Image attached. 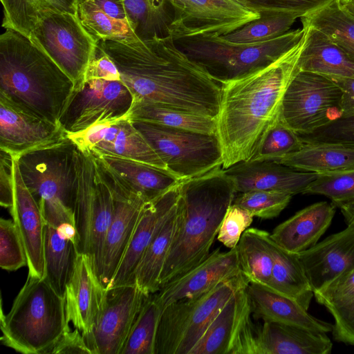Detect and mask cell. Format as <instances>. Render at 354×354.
<instances>
[{"label":"cell","mask_w":354,"mask_h":354,"mask_svg":"<svg viewBox=\"0 0 354 354\" xmlns=\"http://www.w3.org/2000/svg\"><path fill=\"white\" fill-rule=\"evenodd\" d=\"M83 77L102 79L107 81H122L120 73L115 64L99 46L95 56L89 64Z\"/></svg>","instance_id":"db71d44e"},{"label":"cell","mask_w":354,"mask_h":354,"mask_svg":"<svg viewBox=\"0 0 354 354\" xmlns=\"http://www.w3.org/2000/svg\"><path fill=\"white\" fill-rule=\"evenodd\" d=\"M67 137L60 124L39 116L0 91V150L17 159Z\"/></svg>","instance_id":"e0dca14e"},{"label":"cell","mask_w":354,"mask_h":354,"mask_svg":"<svg viewBox=\"0 0 354 354\" xmlns=\"http://www.w3.org/2000/svg\"><path fill=\"white\" fill-rule=\"evenodd\" d=\"M162 309L155 295L145 299L120 354H154L155 342Z\"/></svg>","instance_id":"60d3db41"},{"label":"cell","mask_w":354,"mask_h":354,"mask_svg":"<svg viewBox=\"0 0 354 354\" xmlns=\"http://www.w3.org/2000/svg\"><path fill=\"white\" fill-rule=\"evenodd\" d=\"M241 272L236 248L226 252L218 248L198 266L161 286L154 295L163 309L175 301L201 295Z\"/></svg>","instance_id":"ac0fdd59"},{"label":"cell","mask_w":354,"mask_h":354,"mask_svg":"<svg viewBox=\"0 0 354 354\" xmlns=\"http://www.w3.org/2000/svg\"><path fill=\"white\" fill-rule=\"evenodd\" d=\"M292 197L283 192L250 190L236 196L232 203L247 209L254 217L270 219L279 216Z\"/></svg>","instance_id":"f6af8a7d"},{"label":"cell","mask_w":354,"mask_h":354,"mask_svg":"<svg viewBox=\"0 0 354 354\" xmlns=\"http://www.w3.org/2000/svg\"><path fill=\"white\" fill-rule=\"evenodd\" d=\"M180 183L145 203L130 243L109 288L135 283L134 273L143 254L178 203Z\"/></svg>","instance_id":"7402d4cb"},{"label":"cell","mask_w":354,"mask_h":354,"mask_svg":"<svg viewBox=\"0 0 354 354\" xmlns=\"http://www.w3.org/2000/svg\"><path fill=\"white\" fill-rule=\"evenodd\" d=\"M342 91L330 77L299 70L283 95L281 120L299 135L342 117Z\"/></svg>","instance_id":"8fae6325"},{"label":"cell","mask_w":354,"mask_h":354,"mask_svg":"<svg viewBox=\"0 0 354 354\" xmlns=\"http://www.w3.org/2000/svg\"><path fill=\"white\" fill-rule=\"evenodd\" d=\"M314 295L354 269V223L297 254Z\"/></svg>","instance_id":"d6986e66"},{"label":"cell","mask_w":354,"mask_h":354,"mask_svg":"<svg viewBox=\"0 0 354 354\" xmlns=\"http://www.w3.org/2000/svg\"><path fill=\"white\" fill-rule=\"evenodd\" d=\"M327 309L335 321L331 331L334 339L354 346V303Z\"/></svg>","instance_id":"816d5d0a"},{"label":"cell","mask_w":354,"mask_h":354,"mask_svg":"<svg viewBox=\"0 0 354 354\" xmlns=\"http://www.w3.org/2000/svg\"><path fill=\"white\" fill-rule=\"evenodd\" d=\"M77 149L67 137L16 159L22 179L44 217L75 215Z\"/></svg>","instance_id":"52a82bcc"},{"label":"cell","mask_w":354,"mask_h":354,"mask_svg":"<svg viewBox=\"0 0 354 354\" xmlns=\"http://www.w3.org/2000/svg\"><path fill=\"white\" fill-rule=\"evenodd\" d=\"M336 206L331 202L313 203L278 225L270 237L279 245L298 254L315 245L334 217Z\"/></svg>","instance_id":"484cf974"},{"label":"cell","mask_w":354,"mask_h":354,"mask_svg":"<svg viewBox=\"0 0 354 354\" xmlns=\"http://www.w3.org/2000/svg\"><path fill=\"white\" fill-rule=\"evenodd\" d=\"M75 82L95 57L99 41L82 25L77 10L52 14L39 21L28 37Z\"/></svg>","instance_id":"7c38bea8"},{"label":"cell","mask_w":354,"mask_h":354,"mask_svg":"<svg viewBox=\"0 0 354 354\" xmlns=\"http://www.w3.org/2000/svg\"><path fill=\"white\" fill-rule=\"evenodd\" d=\"M299 136L303 142L335 144L354 149V115L340 118L312 133Z\"/></svg>","instance_id":"c3c4849f"},{"label":"cell","mask_w":354,"mask_h":354,"mask_svg":"<svg viewBox=\"0 0 354 354\" xmlns=\"http://www.w3.org/2000/svg\"><path fill=\"white\" fill-rule=\"evenodd\" d=\"M303 194L325 196L337 207L353 201L354 167L318 174Z\"/></svg>","instance_id":"7bdbcfd3"},{"label":"cell","mask_w":354,"mask_h":354,"mask_svg":"<svg viewBox=\"0 0 354 354\" xmlns=\"http://www.w3.org/2000/svg\"><path fill=\"white\" fill-rule=\"evenodd\" d=\"M74 81L27 37L12 29L0 36V91L57 124Z\"/></svg>","instance_id":"277c9868"},{"label":"cell","mask_w":354,"mask_h":354,"mask_svg":"<svg viewBox=\"0 0 354 354\" xmlns=\"http://www.w3.org/2000/svg\"><path fill=\"white\" fill-rule=\"evenodd\" d=\"M124 3L140 39L169 35L174 12L167 0H124Z\"/></svg>","instance_id":"ab89813d"},{"label":"cell","mask_w":354,"mask_h":354,"mask_svg":"<svg viewBox=\"0 0 354 354\" xmlns=\"http://www.w3.org/2000/svg\"><path fill=\"white\" fill-rule=\"evenodd\" d=\"M265 232L257 228L247 229L236 248L241 272L249 283L268 286L273 259Z\"/></svg>","instance_id":"74e56055"},{"label":"cell","mask_w":354,"mask_h":354,"mask_svg":"<svg viewBox=\"0 0 354 354\" xmlns=\"http://www.w3.org/2000/svg\"><path fill=\"white\" fill-rule=\"evenodd\" d=\"M305 31L306 28L302 26L256 44L233 43L223 36L213 35L183 37L176 39L175 43L221 84L274 62L295 46Z\"/></svg>","instance_id":"ba28073f"},{"label":"cell","mask_w":354,"mask_h":354,"mask_svg":"<svg viewBox=\"0 0 354 354\" xmlns=\"http://www.w3.org/2000/svg\"><path fill=\"white\" fill-rule=\"evenodd\" d=\"M253 218L247 209L232 203L224 215L217 240L230 249L235 248L242 234L252 224Z\"/></svg>","instance_id":"681fc988"},{"label":"cell","mask_w":354,"mask_h":354,"mask_svg":"<svg viewBox=\"0 0 354 354\" xmlns=\"http://www.w3.org/2000/svg\"><path fill=\"white\" fill-rule=\"evenodd\" d=\"M302 25L315 28L354 61V15L335 0L300 18Z\"/></svg>","instance_id":"d590c367"},{"label":"cell","mask_w":354,"mask_h":354,"mask_svg":"<svg viewBox=\"0 0 354 354\" xmlns=\"http://www.w3.org/2000/svg\"><path fill=\"white\" fill-rule=\"evenodd\" d=\"M326 333L272 322L257 325L256 354H330Z\"/></svg>","instance_id":"d4e9b609"},{"label":"cell","mask_w":354,"mask_h":354,"mask_svg":"<svg viewBox=\"0 0 354 354\" xmlns=\"http://www.w3.org/2000/svg\"><path fill=\"white\" fill-rule=\"evenodd\" d=\"M134 97L122 81L83 77L75 84L59 124L67 134L129 114Z\"/></svg>","instance_id":"4fadbf2b"},{"label":"cell","mask_w":354,"mask_h":354,"mask_svg":"<svg viewBox=\"0 0 354 354\" xmlns=\"http://www.w3.org/2000/svg\"><path fill=\"white\" fill-rule=\"evenodd\" d=\"M131 121L168 171L180 180L198 176L223 165L222 150L216 134Z\"/></svg>","instance_id":"30bf717a"},{"label":"cell","mask_w":354,"mask_h":354,"mask_svg":"<svg viewBox=\"0 0 354 354\" xmlns=\"http://www.w3.org/2000/svg\"><path fill=\"white\" fill-rule=\"evenodd\" d=\"M252 314L263 322L296 326L328 333L333 324L309 314L295 300L267 286L250 283L247 286Z\"/></svg>","instance_id":"4316f807"},{"label":"cell","mask_w":354,"mask_h":354,"mask_svg":"<svg viewBox=\"0 0 354 354\" xmlns=\"http://www.w3.org/2000/svg\"><path fill=\"white\" fill-rule=\"evenodd\" d=\"M79 255L76 241L58 227L45 223L44 278L57 294L65 297L66 286Z\"/></svg>","instance_id":"1f68e13d"},{"label":"cell","mask_w":354,"mask_h":354,"mask_svg":"<svg viewBox=\"0 0 354 354\" xmlns=\"http://www.w3.org/2000/svg\"><path fill=\"white\" fill-rule=\"evenodd\" d=\"M248 283L241 272L201 295L165 307L158 322L154 354H190L226 303Z\"/></svg>","instance_id":"9c48e42d"},{"label":"cell","mask_w":354,"mask_h":354,"mask_svg":"<svg viewBox=\"0 0 354 354\" xmlns=\"http://www.w3.org/2000/svg\"><path fill=\"white\" fill-rule=\"evenodd\" d=\"M148 296L136 283L106 290L97 324L90 334L83 336L92 354H120Z\"/></svg>","instance_id":"9a60e30c"},{"label":"cell","mask_w":354,"mask_h":354,"mask_svg":"<svg viewBox=\"0 0 354 354\" xmlns=\"http://www.w3.org/2000/svg\"><path fill=\"white\" fill-rule=\"evenodd\" d=\"M225 172L234 181L237 192L250 190L303 194L318 174L301 171L273 160L239 162Z\"/></svg>","instance_id":"603a6c76"},{"label":"cell","mask_w":354,"mask_h":354,"mask_svg":"<svg viewBox=\"0 0 354 354\" xmlns=\"http://www.w3.org/2000/svg\"><path fill=\"white\" fill-rule=\"evenodd\" d=\"M291 48L268 65L221 84L216 135L223 169L250 160L268 129L281 119L285 92L300 70L308 28Z\"/></svg>","instance_id":"7a4b0ae2"},{"label":"cell","mask_w":354,"mask_h":354,"mask_svg":"<svg viewBox=\"0 0 354 354\" xmlns=\"http://www.w3.org/2000/svg\"><path fill=\"white\" fill-rule=\"evenodd\" d=\"M339 208L347 225L354 223V200L342 204Z\"/></svg>","instance_id":"680465c9"},{"label":"cell","mask_w":354,"mask_h":354,"mask_svg":"<svg viewBox=\"0 0 354 354\" xmlns=\"http://www.w3.org/2000/svg\"><path fill=\"white\" fill-rule=\"evenodd\" d=\"M341 6L354 15V0H339Z\"/></svg>","instance_id":"91938a15"},{"label":"cell","mask_w":354,"mask_h":354,"mask_svg":"<svg viewBox=\"0 0 354 354\" xmlns=\"http://www.w3.org/2000/svg\"><path fill=\"white\" fill-rule=\"evenodd\" d=\"M129 115L67 136L79 149L96 156L108 155L129 158L168 171L165 163L136 128Z\"/></svg>","instance_id":"2e32d148"},{"label":"cell","mask_w":354,"mask_h":354,"mask_svg":"<svg viewBox=\"0 0 354 354\" xmlns=\"http://www.w3.org/2000/svg\"><path fill=\"white\" fill-rule=\"evenodd\" d=\"M2 26L28 37L35 25L54 13L75 12L78 0H1Z\"/></svg>","instance_id":"e575fe53"},{"label":"cell","mask_w":354,"mask_h":354,"mask_svg":"<svg viewBox=\"0 0 354 354\" xmlns=\"http://www.w3.org/2000/svg\"><path fill=\"white\" fill-rule=\"evenodd\" d=\"M250 8L263 14L291 13L301 18L335 0H239Z\"/></svg>","instance_id":"7dc6e473"},{"label":"cell","mask_w":354,"mask_h":354,"mask_svg":"<svg viewBox=\"0 0 354 354\" xmlns=\"http://www.w3.org/2000/svg\"><path fill=\"white\" fill-rule=\"evenodd\" d=\"M327 77L333 80L342 91L341 118L354 115V79L338 76Z\"/></svg>","instance_id":"9f6ffc18"},{"label":"cell","mask_w":354,"mask_h":354,"mask_svg":"<svg viewBox=\"0 0 354 354\" xmlns=\"http://www.w3.org/2000/svg\"><path fill=\"white\" fill-rule=\"evenodd\" d=\"M304 142L281 119L271 127L263 138L252 160H274L299 150Z\"/></svg>","instance_id":"ee69618b"},{"label":"cell","mask_w":354,"mask_h":354,"mask_svg":"<svg viewBox=\"0 0 354 354\" xmlns=\"http://www.w3.org/2000/svg\"><path fill=\"white\" fill-rule=\"evenodd\" d=\"M174 12L169 34L174 40L224 36L259 19L261 14L239 0H167Z\"/></svg>","instance_id":"5bb4252c"},{"label":"cell","mask_w":354,"mask_h":354,"mask_svg":"<svg viewBox=\"0 0 354 354\" xmlns=\"http://www.w3.org/2000/svg\"><path fill=\"white\" fill-rule=\"evenodd\" d=\"M306 26L308 37L300 59V70L354 79V61L322 32Z\"/></svg>","instance_id":"836d02e7"},{"label":"cell","mask_w":354,"mask_h":354,"mask_svg":"<svg viewBox=\"0 0 354 354\" xmlns=\"http://www.w3.org/2000/svg\"><path fill=\"white\" fill-rule=\"evenodd\" d=\"M326 308L341 307L354 303V269L342 276L326 289L314 295Z\"/></svg>","instance_id":"f907efd6"},{"label":"cell","mask_w":354,"mask_h":354,"mask_svg":"<svg viewBox=\"0 0 354 354\" xmlns=\"http://www.w3.org/2000/svg\"><path fill=\"white\" fill-rule=\"evenodd\" d=\"M299 18L301 17L297 14H263L259 19L223 37L227 41L237 44L265 42L288 32Z\"/></svg>","instance_id":"b9f144b4"},{"label":"cell","mask_w":354,"mask_h":354,"mask_svg":"<svg viewBox=\"0 0 354 354\" xmlns=\"http://www.w3.org/2000/svg\"><path fill=\"white\" fill-rule=\"evenodd\" d=\"M15 204L10 211L21 239L28 275L43 278L45 273V221L39 206L26 186L14 159Z\"/></svg>","instance_id":"cb8c5ba5"},{"label":"cell","mask_w":354,"mask_h":354,"mask_svg":"<svg viewBox=\"0 0 354 354\" xmlns=\"http://www.w3.org/2000/svg\"><path fill=\"white\" fill-rule=\"evenodd\" d=\"M77 11L84 27L99 42L131 43L140 39L136 32L137 26L131 18L111 17L91 0H78Z\"/></svg>","instance_id":"f35d334b"},{"label":"cell","mask_w":354,"mask_h":354,"mask_svg":"<svg viewBox=\"0 0 354 354\" xmlns=\"http://www.w3.org/2000/svg\"><path fill=\"white\" fill-rule=\"evenodd\" d=\"M129 118L133 121H142L206 134H216V131L214 118L149 102H134Z\"/></svg>","instance_id":"8d00e7d4"},{"label":"cell","mask_w":354,"mask_h":354,"mask_svg":"<svg viewBox=\"0 0 354 354\" xmlns=\"http://www.w3.org/2000/svg\"><path fill=\"white\" fill-rule=\"evenodd\" d=\"M248 285L226 303L190 354H230L242 323L252 314Z\"/></svg>","instance_id":"f1b7e54d"},{"label":"cell","mask_w":354,"mask_h":354,"mask_svg":"<svg viewBox=\"0 0 354 354\" xmlns=\"http://www.w3.org/2000/svg\"><path fill=\"white\" fill-rule=\"evenodd\" d=\"M178 205L179 201L147 248L136 269L134 282L146 295L154 294L160 288V275L178 222Z\"/></svg>","instance_id":"d6a6232c"},{"label":"cell","mask_w":354,"mask_h":354,"mask_svg":"<svg viewBox=\"0 0 354 354\" xmlns=\"http://www.w3.org/2000/svg\"><path fill=\"white\" fill-rule=\"evenodd\" d=\"M0 204L10 211L15 204L14 158L0 150Z\"/></svg>","instance_id":"f5cc1de1"},{"label":"cell","mask_w":354,"mask_h":354,"mask_svg":"<svg viewBox=\"0 0 354 354\" xmlns=\"http://www.w3.org/2000/svg\"><path fill=\"white\" fill-rule=\"evenodd\" d=\"M98 46L114 62L134 97L216 119L221 84L175 43L171 35Z\"/></svg>","instance_id":"6da1fadb"},{"label":"cell","mask_w":354,"mask_h":354,"mask_svg":"<svg viewBox=\"0 0 354 354\" xmlns=\"http://www.w3.org/2000/svg\"><path fill=\"white\" fill-rule=\"evenodd\" d=\"M273 161L301 171L324 174L354 167V149L335 144L304 142L299 150Z\"/></svg>","instance_id":"4dcf8cb0"},{"label":"cell","mask_w":354,"mask_h":354,"mask_svg":"<svg viewBox=\"0 0 354 354\" xmlns=\"http://www.w3.org/2000/svg\"><path fill=\"white\" fill-rule=\"evenodd\" d=\"M106 289L95 272L89 257L79 254L65 293L68 322L84 337L97 324L104 306Z\"/></svg>","instance_id":"44dd1931"},{"label":"cell","mask_w":354,"mask_h":354,"mask_svg":"<svg viewBox=\"0 0 354 354\" xmlns=\"http://www.w3.org/2000/svg\"><path fill=\"white\" fill-rule=\"evenodd\" d=\"M96 157L123 185L146 201L153 200L183 180L167 170L129 158L108 155Z\"/></svg>","instance_id":"83f0119b"},{"label":"cell","mask_w":354,"mask_h":354,"mask_svg":"<svg viewBox=\"0 0 354 354\" xmlns=\"http://www.w3.org/2000/svg\"><path fill=\"white\" fill-rule=\"evenodd\" d=\"M104 169L111 179L114 190V212L106 236L100 277L104 287L109 289L127 252L147 201Z\"/></svg>","instance_id":"ffe728a7"},{"label":"cell","mask_w":354,"mask_h":354,"mask_svg":"<svg viewBox=\"0 0 354 354\" xmlns=\"http://www.w3.org/2000/svg\"><path fill=\"white\" fill-rule=\"evenodd\" d=\"M27 266L24 247L14 221L0 219V266L8 271Z\"/></svg>","instance_id":"bcb514c9"},{"label":"cell","mask_w":354,"mask_h":354,"mask_svg":"<svg viewBox=\"0 0 354 354\" xmlns=\"http://www.w3.org/2000/svg\"><path fill=\"white\" fill-rule=\"evenodd\" d=\"M237 193L221 167L180 183L179 217L160 279V286L203 262Z\"/></svg>","instance_id":"3957f363"},{"label":"cell","mask_w":354,"mask_h":354,"mask_svg":"<svg viewBox=\"0 0 354 354\" xmlns=\"http://www.w3.org/2000/svg\"><path fill=\"white\" fill-rule=\"evenodd\" d=\"M101 10L117 19L130 18L124 0H91ZM132 20V19H131Z\"/></svg>","instance_id":"6f0895ef"},{"label":"cell","mask_w":354,"mask_h":354,"mask_svg":"<svg viewBox=\"0 0 354 354\" xmlns=\"http://www.w3.org/2000/svg\"><path fill=\"white\" fill-rule=\"evenodd\" d=\"M82 353L92 354L82 333L75 328H67L58 341L49 350L48 354Z\"/></svg>","instance_id":"11a10c76"},{"label":"cell","mask_w":354,"mask_h":354,"mask_svg":"<svg viewBox=\"0 0 354 354\" xmlns=\"http://www.w3.org/2000/svg\"><path fill=\"white\" fill-rule=\"evenodd\" d=\"M265 239L273 259L271 279L267 286L308 310L314 293L297 254L279 245L266 231Z\"/></svg>","instance_id":"f546056e"},{"label":"cell","mask_w":354,"mask_h":354,"mask_svg":"<svg viewBox=\"0 0 354 354\" xmlns=\"http://www.w3.org/2000/svg\"><path fill=\"white\" fill-rule=\"evenodd\" d=\"M2 344L24 354H48L69 328L65 297L44 277L28 275L10 311L1 308Z\"/></svg>","instance_id":"5b68a950"},{"label":"cell","mask_w":354,"mask_h":354,"mask_svg":"<svg viewBox=\"0 0 354 354\" xmlns=\"http://www.w3.org/2000/svg\"><path fill=\"white\" fill-rule=\"evenodd\" d=\"M75 225L77 249L88 256L100 279L106 236L114 212L110 176L92 153L77 149Z\"/></svg>","instance_id":"8992f818"}]
</instances>
